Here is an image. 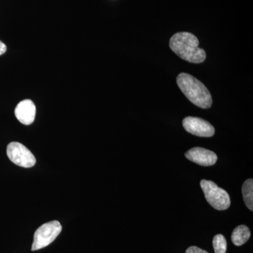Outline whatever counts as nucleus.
Returning a JSON list of instances; mask_svg holds the SVG:
<instances>
[{"label":"nucleus","instance_id":"3","mask_svg":"<svg viewBox=\"0 0 253 253\" xmlns=\"http://www.w3.org/2000/svg\"><path fill=\"white\" fill-rule=\"evenodd\" d=\"M201 186L208 204L217 211H225L231 205L230 197L225 190L218 187L212 181L203 179Z\"/></svg>","mask_w":253,"mask_h":253},{"label":"nucleus","instance_id":"2","mask_svg":"<svg viewBox=\"0 0 253 253\" xmlns=\"http://www.w3.org/2000/svg\"><path fill=\"white\" fill-rule=\"evenodd\" d=\"M176 83L188 99L201 109H209L212 104V96L207 87L194 76L180 73Z\"/></svg>","mask_w":253,"mask_h":253},{"label":"nucleus","instance_id":"12","mask_svg":"<svg viewBox=\"0 0 253 253\" xmlns=\"http://www.w3.org/2000/svg\"><path fill=\"white\" fill-rule=\"evenodd\" d=\"M186 253H209L207 251H204L196 247V246H191L189 249L186 250Z\"/></svg>","mask_w":253,"mask_h":253},{"label":"nucleus","instance_id":"5","mask_svg":"<svg viewBox=\"0 0 253 253\" xmlns=\"http://www.w3.org/2000/svg\"><path fill=\"white\" fill-rule=\"evenodd\" d=\"M6 154L10 161L20 167L29 168L36 163V158L24 145L16 141L9 143L6 148Z\"/></svg>","mask_w":253,"mask_h":253},{"label":"nucleus","instance_id":"11","mask_svg":"<svg viewBox=\"0 0 253 253\" xmlns=\"http://www.w3.org/2000/svg\"><path fill=\"white\" fill-rule=\"evenodd\" d=\"M213 248L215 253H226L227 249V243L224 236L217 234L214 236L212 241Z\"/></svg>","mask_w":253,"mask_h":253},{"label":"nucleus","instance_id":"10","mask_svg":"<svg viewBox=\"0 0 253 253\" xmlns=\"http://www.w3.org/2000/svg\"><path fill=\"white\" fill-rule=\"evenodd\" d=\"M242 194L246 206L251 211H253V180L247 179L242 186Z\"/></svg>","mask_w":253,"mask_h":253},{"label":"nucleus","instance_id":"8","mask_svg":"<svg viewBox=\"0 0 253 253\" xmlns=\"http://www.w3.org/2000/svg\"><path fill=\"white\" fill-rule=\"evenodd\" d=\"M14 113L20 123L25 126H29L34 122L36 118V105L31 100H23L16 106Z\"/></svg>","mask_w":253,"mask_h":253},{"label":"nucleus","instance_id":"13","mask_svg":"<svg viewBox=\"0 0 253 253\" xmlns=\"http://www.w3.org/2000/svg\"><path fill=\"white\" fill-rule=\"evenodd\" d=\"M6 51V46L4 43H3L2 42L0 41V56L1 55L4 54Z\"/></svg>","mask_w":253,"mask_h":253},{"label":"nucleus","instance_id":"7","mask_svg":"<svg viewBox=\"0 0 253 253\" xmlns=\"http://www.w3.org/2000/svg\"><path fill=\"white\" fill-rule=\"evenodd\" d=\"M186 158L199 166H212L217 161V155L212 151L201 147H195L190 149L185 154Z\"/></svg>","mask_w":253,"mask_h":253},{"label":"nucleus","instance_id":"9","mask_svg":"<svg viewBox=\"0 0 253 253\" xmlns=\"http://www.w3.org/2000/svg\"><path fill=\"white\" fill-rule=\"evenodd\" d=\"M251 237V231L246 225H240L233 231L231 241L236 246H241L246 244Z\"/></svg>","mask_w":253,"mask_h":253},{"label":"nucleus","instance_id":"4","mask_svg":"<svg viewBox=\"0 0 253 253\" xmlns=\"http://www.w3.org/2000/svg\"><path fill=\"white\" fill-rule=\"evenodd\" d=\"M61 230L62 226L56 220L49 221L40 226L34 234L32 251H38L49 246L57 238Z\"/></svg>","mask_w":253,"mask_h":253},{"label":"nucleus","instance_id":"1","mask_svg":"<svg viewBox=\"0 0 253 253\" xmlns=\"http://www.w3.org/2000/svg\"><path fill=\"white\" fill-rule=\"evenodd\" d=\"M199 41L194 35L187 32L174 34L169 41V47L181 59L190 63H200L206 59V53L199 48Z\"/></svg>","mask_w":253,"mask_h":253},{"label":"nucleus","instance_id":"6","mask_svg":"<svg viewBox=\"0 0 253 253\" xmlns=\"http://www.w3.org/2000/svg\"><path fill=\"white\" fill-rule=\"evenodd\" d=\"M183 126L188 132L201 137H211L214 135V128L202 118L186 117L183 120Z\"/></svg>","mask_w":253,"mask_h":253}]
</instances>
